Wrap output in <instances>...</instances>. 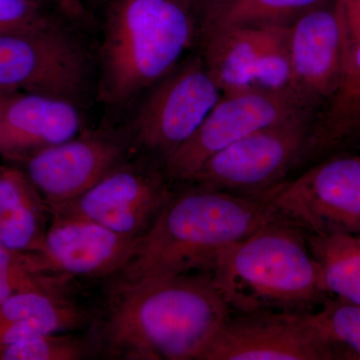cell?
Returning <instances> with one entry per match:
<instances>
[{"mask_svg": "<svg viewBox=\"0 0 360 360\" xmlns=\"http://www.w3.org/2000/svg\"><path fill=\"white\" fill-rule=\"evenodd\" d=\"M51 206L25 172L0 167V245L18 252H44Z\"/></svg>", "mask_w": 360, "mask_h": 360, "instance_id": "obj_19", "label": "cell"}, {"mask_svg": "<svg viewBox=\"0 0 360 360\" xmlns=\"http://www.w3.org/2000/svg\"><path fill=\"white\" fill-rule=\"evenodd\" d=\"M53 23L37 0H0V34L32 32Z\"/></svg>", "mask_w": 360, "mask_h": 360, "instance_id": "obj_25", "label": "cell"}, {"mask_svg": "<svg viewBox=\"0 0 360 360\" xmlns=\"http://www.w3.org/2000/svg\"><path fill=\"white\" fill-rule=\"evenodd\" d=\"M77 104L58 97L0 90V155L23 158L79 134Z\"/></svg>", "mask_w": 360, "mask_h": 360, "instance_id": "obj_17", "label": "cell"}, {"mask_svg": "<svg viewBox=\"0 0 360 360\" xmlns=\"http://www.w3.org/2000/svg\"><path fill=\"white\" fill-rule=\"evenodd\" d=\"M91 349L84 338L45 333L4 348L0 350V360H78L87 359Z\"/></svg>", "mask_w": 360, "mask_h": 360, "instance_id": "obj_24", "label": "cell"}, {"mask_svg": "<svg viewBox=\"0 0 360 360\" xmlns=\"http://www.w3.org/2000/svg\"><path fill=\"white\" fill-rule=\"evenodd\" d=\"M324 0H201L198 39L236 26L290 23Z\"/></svg>", "mask_w": 360, "mask_h": 360, "instance_id": "obj_20", "label": "cell"}, {"mask_svg": "<svg viewBox=\"0 0 360 360\" xmlns=\"http://www.w3.org/2000/svg\"><path fill=\"white\" fill-rule=\"evenodd\" d=\"M198 34L195 0H113L99 51V101L130 103L179 65Z\"/></svg>", "mask_w": 360, "mask_h": 360, "instance_id": "obj_3", "label": "cell"}, {"mask_svg": "<svg viewBox=\"0 0 360 360\" xmlns=\"http://www.w3.org/2000/svg\"><path fill=\"white\" fill-rule=\"evenodd\" d=\"M292 91L316 115L335 94L342 66V34L335 0H324L288 25Z\"/></svg>", "mask_w": 360, "mask_h": 360, "instance_id": "obj_14", "label": "cell"}, {"mask_svg": "<svg viewBox=\"0 0 360 360\" xmlns=\"http://www.w3.org/2000/svg\"><path fill=\"white\" fill-rule=\"evenodd\" d=\"M307 316L333 359L360 360V305L326 298Z\"/></svg>", "mask_w": 360, "mask_h": 360, "instance_id": "obj_22", "label": "cell"}, {"mask_svg": "<svg viewBox=\"0 0 360 360\" xmlns=\"http://www.w3.org/2000/svg\"><path fill=\"white\" fill-rule=\"evenodd\" d=\"M65 288L20 291L0 304V350L13 343L84 326L86 314L65 297Z\"/></svg>", "mask_w": 360, "mask_h": 360, "instance_id": "obj_18", "label": "cell"}, {"mask_svg": "<svg viewBox=\"0 0 360 360\" xmlns=\"http://www.w3.org/2000/svg\"><path fill=\"white\" fill-rule=\"evenodd\" d=\"M342 34V66L335 94L315 115L307 162L324 160L360 135V0H335Z\"/></svg>", "mask_w": 360, "mask_h": 360, "instance_id": "obj_15", "label": "cell"}, {"mask_svg": "<svg viewBox=\"0 0 360 360\" xmlns=\"http://www.w3.org/2000/svg\"><path fill=\"white\" fill-rule=\"evenodd\" d=\"M212 276L232 311L307 314L328 298L307 234L277 217L222 251Z\"/></svg>", "mask_w": 360, "mask_h": 360, "instance_id": "obj_4", "label": "cell"}, {"mask_svg": "<svg viewBox=\"0 0 360 360\" xmlns=\"http://www.w3.org/2000/svg\"><path fill=\"white\" fill-rule=\"evenodd\" d=\"M303 117L314 118V113L292 92H222L193 136L163 162L165 174L172 181L188 182L208 158L234 142L265 127Z\"/></svg>", "mask_w": 360, "mask_h": 360, "instance_id": "obj_8", "label": "cell"}, {"mask_svg": "<svg viewBox=\"0 0 360 360\" xmlns=\"http://www.w3.org/2000/svg\"><path fill=\"white\" fill-rule=\"evenodd\" d=\"M60 9L65 15L73 20H84L86 18L84 6L79 0H47Z\"/></svg>", "mask_w": 360, "mask_h": 360, "instance_id": "obj_26", "label": "cell"}, {"mask_svg": "<svg viewBox=\"0 0 360 360\" xmlns=\"http://www.w3.org/2000/svg\"><path fill=\"white\" fill-rule=\"evenodd\" d=\"M201 0H195L196 4H198V2H200Z\"/></svg>", "mask_w": 360, "mask_h": 360, "instance_id": "obj_27", "label": "cell"}, {"mask_svg": "<svg viewBox=\"0 0 360 360\" xmlns=\"http://www.w3.org/2000/svg\"><path fill=\"white\" fill-rule=\"evenodd\" d=\"M307 238L326 295L360 305V233Z\"/></svg>", "mask_w": 360, "mask_h": 360, "instance_id": "obj_21", "label": "cell"}, {"mask_svg": "<svg viewBox=\"0 0 360 360\" xmlns=\"http://www.w3.org/2000/svg\"><path fill=\"white\" fill-rule=\"evenodd\" d=\"M59 274L39 253L18 252L0 245V304L20 291L65 288L66 274Z\"/></svg>", "mask_w": 360, "mask_h": 360, "instance_id": "obj_23", "label": "cell"}, {"mask_svg": "<svg viewBox=\"0 0 360 360\" xmlns=\"http://www.w3.org/2000/svg\"><path fill=\"white\" fill-rule=\"evenodd\" d=\"M262 200L307 236L360 233V155L324 158Z\"/></svg>", "mask_w": 360, "mask_h": 360, "instance_id": "obj_6", "label": "cell"}, {"mask_svg": "<svg viewBox=\"0 0 360 360\" xmlns=\"http://www.w3.org/2000/svg\"><path fill=\"white\" fill-rule=\"evenodd\" d=\"M51 214L41 255L53 271L82 277L120 274L134 257L139 238L84 217Z\"/></svg>", "mask_w": 360, "mask_h": 360, "instance_id": "obj_16", "label": "cell"}, {"mask_svg": "<svg viewBox=\"0 0 360 360\" xmlns=\"http://www.w3.org/2000/svg\"><path fill=\"white\" fill-rule=\"evenodd\" d=\"M193 186L172 194L120 281L212 274L222 251L276 219L266 201Z\"/></svg>", "mask_w": 360, "mask_h": 360, "instance_id": "obj_2", "label": "cell"}, {"mask_svg": "<svg viewBox=\"0 0 360 360\" xmlns=\"http://www.w3.org/2000/svg\"><path fill=\"white\" fill-rule=\"evenodd\" d=\"M312 120L298 118L243 137L208 158L189 184L262 200L307 162Z\"/></svg>", "mask_w": 360, "mask_h": 360, "instance_id": "obj_5", "label": "cell"}, {"mask_svg": "<svg viewBox=\"0 0 360 360\" xmlns=\"http://www.w3.org/2000/svg\"><path fill=\"white\" fill-rule=\"evenodd\" d=\"M307 314L232 311L202 360H333Z\"/></svg>", "mask_w": 360, "mask_h": 360, "instance_id": "obj_12", "label": "cell"}, {"mask_svg": "<svg viewBox=\"0 0 360 360\" xmlns=\"http://www.w3.org/2000/svg\"><path fill=\"white\" fill-rule=\"evenodd\" d=\"M288 25L236 26L205 35L196 42L198 53L222 92L259 89L293 94Z\"/></svg>", "mask_w": 360, "mask_h": 360, "instance_id": "obj_10", "label": "cell"}, {"mask_svg": "<svg viewBox=\"0 0 360 360\" xmlns=\"http://www.w3.org/2000/svg\"><path fill=\"white\" fill-rule=\"evenodd\" d=\"M89 82L86 49L56 23L0 34V90L44 94L77 104Z\"/></svg>", "mask_w": 360, "mask_h": 360, "instance_id": "obj_7", "label": "cell"}, {"mask_svg": "<svg viewBox=\"0 0 360 360\" xmlns=\"http://www.w3.org/2000/svg\"><path fill=\"white\" fill-rule=\"evenodd\" d=\"M165 168L146 162H123L82 195L51 205V212L84 217L111 231L141 238L172 193Z\"/></svg>", "mask_w": 360, "mask_h": 360, "instance_id": "obj_11", "label": "cell"}, {"mask_svg": "<svg viewBox=\"0 0 360 360\" xmlns=\"http://www.w3.org/2000/svg\"><path fill=\"white\" fill-rule=\"evenodd\" d=\"M104 340L134 360H202L232 309L212 274L118 281Z\"/></svg>", "mask_w": 360, "mask_h": 360, "instance_id": "obj_1", "label": "cell"}, {"mask_svg": "<svg viewBox=\"0 0 360 360\" xmlns=\"http://www.w3.org/2000/svg\"><path fill=\"white\" fill-rule=\"evenodd\" d=\"M127 146L106 134L73 139L25 156V172L49 205L75 200L125 161Z\"/></svg>", "mask_w": 360, "mask_h": 360, "instance_id": "obj_13", "label": "cell"}, {"mask_svg": "<svg viewBox=\"0 0 360 360\" xmlns=\"http://www.w3.org/2000/svg\"><path fill=\"white\" fill-rule=\"evenodd\" d=\"M221 94L198 52L182 59L153 85L137 111L135 141L165 162L193 136Z\"/></svg>", "mask_w": 360, "mask_h": 360, "instance_id": "obj_9", "label": "cell"}]
</instances>
